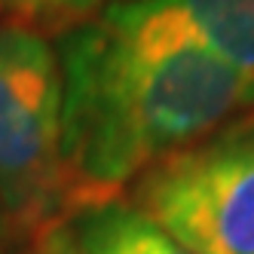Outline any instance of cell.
<instances>
[{"label": "cell", "instance_id": "cell-2", "mask_svg": "<svg viewBox=\"0 0 254 254\" xmlns=\"http://www.w3.org/2000/svg\"><path fill=\"white\" fill-rule=\"evenodd\" d=\"M0 214L40 245L74 217L62 153V67L46 37L0 28Z\"/></svg>", "mask_w": 254, "mask_h": 254}, {"label": "cell", "instance_id": "cell-1", "mask_svg": "<svg viewBox=\"0 0 254 254\" xmlns=\"http://www.w3.org/2000/svg\"><path fill=\"white\" fill-rule=\"evenodd\" d=\"M62 153L74 217L254 111V80L159 0H117L59 37Z\"/></svg>", "mask_w": 254, "mask_h": 254}, {"label": "cell", "instance_id": "cell-8", "mask_svg": "<svg viewBox=\"0 0 254 254\" xmlns=\"http://www.w3.org/2000/svg\"><path fill=\"white\" fill-rule=\"evenodd\" d=\"M3 233H6V221H3V214H0V239H3Z\"/></svg>", "mask_w": 254, "mask_h": 254}, {"label": "cell", "instance_id": "cell-6", "mask_svg": "<svg viewBox=\"0 0 254 254\" xmlns=\"http://www.w3.org/2000/svg\"><path fill=\"white\" fill-rule=\"evenodd\" d=\"M104 0H0V28H19L40 37H64L92 22Z\"/></svg>", "mask_w": 254, "mask_h": 254}, {"label": "cell", "instance_id": "cell-3", "mask_svg": "<svg viewBox=\"0 0 254 254\" xmlns=\"http://www.w3.org/2000/svg\"><path fill=\"white\" fill-rule=\"evenodd\" d=\"M129 202L190 254H254V111L153 162Z\"/></svg>", "mask_w": 254, "mask_h": 254}, {"label": "cell", "instance_id": "cell-5", "mask_svg": "<svg viewBox=\"0 0 254 254\" xmlns=\"http://www.w3.org/2000/svg\"><path fill=\"white\" fill-rule=\"evenodd\" d=\"M227 64L254 80V0H159Z\"/></svg>", "mask_w": 254, "mask_h": 254}, {"label": "cell", "instance_id": "cell-4", "mask_svg": "<svg viewBox=\"0 0 254 254\" xmlns=\"http://www.w3.org/2000/svg\"><path fill=\"white\" fill-rule=\"evenodd\" d=\"M67 233L80 254H190L129 199H107L80 211Z\"/></svg>", "mask_w": 254, "mask_h": 254}, {"label": "cell", "instance_id": "cell-7", "mask_svg": "<svg viewBox=\"0 0 254 254\" xmlns=\"http://www.w3.org/2000/svg\"><path fill=\"white\" fill-rule=\"evenodd\" d=\"M37 254H80V248L74 245V239H70L67 227H62V230L46 236V239L37 245Z\"/></svg>", "mask_w": 254, "mask_h": 254}]
</instances>
